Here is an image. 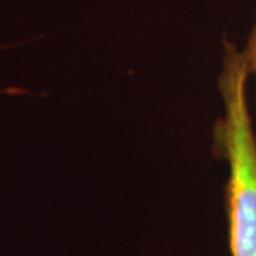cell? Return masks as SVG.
<instances>
[{"mask_svg":"<svg viewBox=\"0 0 256 256\" xmlns=\"http://www.w3.org/2000/svg\"><path fill=\"white\" fill-rule=\"evenodd\" d=\"M218 77L225 114L214 126V154L228 162L225 208L230 256H256V134L246 97L250 76L242 52L224 38Z\"/></svg>","mask_w":256,"mask_h":256,"instance_id":"obj_1","label":"cell"},{"mask_svg":"<svg viewBox=\"0 0 256 256\" xmlns=\"http://www.w3.org/2000/svg\"><path fill=\"white\" fill-rule=\"evenodd\" d=\"M242 54L245 57L249 74H254L256 80V20L254 28L250 30V34L248 37L246 46L242 50Z\"/></svg>","mask_w":256,"mask_h":256,"instance_id":"obj_2","label":"cell"}]
</instances>
